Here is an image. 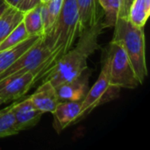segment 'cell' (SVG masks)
<instances>
[{"mask_svg":"<svg viewBox=\"0 0 150 150\" xmlns=\"http://www.w3.org/2000/svg\"><path fill=\"white\" fill-rule=\"evenodd\" d=\"M23 23L29 36H43V22L41 17V3L24 12Z\"/></svg>","mask_w":150,"mask_h":150,"instance_id":"cell-15","label":"cell"},{"mask_svg":"<svg viewBox=\"0 0 150 150\" xmlns=\"http://www.w3.org/2000/svg\"><path fill=\"white\" fill-rule=\"evenodd\" d=\"M78 24L76 0H63L54 25L47 34L43 35L46 45L51 51V68L75 44L78 38Z\"/></svg>","mask_w":150,"mask_h":150,"instance_id":"cell-2","label":"cell"},{"mask_svg":"<svg viewBox=\"0 0 150 150\" xmlns=\"http://www.w3.org/2000/svg\"><path fill=\"white\" fill-rule=\"evenodd\" d=\"M5 1L11 7H16V8H18L21 2V0H5Z\"/></svg>","mask_w":150,"mask_h":150,"instance_id":"cell-24","label":"cell"},{"mask_svg":"<svg viewBox=\"0 0 150 150\" xmlns=\"http://www.w3.org/2000/svg\"><path fill=\"white\" fill-rule=\"evenodd\" d=\"M2 104H4V101H3V100H2V99L0 98V105H1Z\"/></svg>","mask_w":150,"mask_h":150,"instance_id":"cell-26","label":"cell"},{"mask_svg":"<svg viewBox=\"0 0 150 150\" xmlns=\"http://www.w3.org/2000/svg\"><path fill=\"white\" fill-rule=\"evenodd\" d=\"M82 101H60L52 112L53 127L57 134L82 119Z\"/></svg>","mask_w":150,"mask_h":150,"instance_id":"cell-9","label":"cell"},{"mask_svg":"<svg viewBox=\"0 0 150 150\" xmlns=\"http://www.w3.org/2000/svg\"><path fill=\"white\" fill-rule=\"evenodd\" d=\"M79 14L78 36L87 28L102 21L101 7L98 0H76Z\"/></svg>","mask_w":150,"mask_h":150,"instance_id":"cell-12","label":"cell"},{"mask_svg":"<svg viewBox=\"0 0 150 150\" xmlns=\"http://www.w3.org/2000/svg\"><path fill=\"white\" fill-rule=\"evenodd\" d=\"M102 21L87 28L78 36V42L66 54L61 56L46 75L54 87L73 79L88 68L87 61L100 47L98 37L103 31Z\"/></svg>","mask_w":150,"mask_h":150,"instance_id":"cell-1","label":"cell"},{"mask_svg":"<svg viewBox=\"0 0 150 150\" xmlns=\"http://www.w3.org/2000/svg\"><path fill=\"white\" fill-rule=\"evenodd\" d=\"M103 10L104 21H102L103 29L113 27L120 16L121 0H98Z\"/></svg>","mask_w":150,"mask_h":150,"instance_id":"cell-18","label":"cell"},{"mask_svg":"<svg viewBox=\"0 0 150 150\" xmlns=\"http://www.w3.org/2000/svg\"><path fill=\"white\" fill-rule=\"evenodd\" d=\"M29 37L23 21H21L10 33L9 35L0 43V51L11 48L16 45L21 43Z\"/></svg>","mask_w":150,"mask_h":150,"instance_id":"cell-20","label":"cell"},{"mask_svg":"<svg viewBox=\"0 0 150 150\" xmlns=\"http://www.w3.org/2000/svg\"><path fill=\"white\" fill-rule=\"evenodd\" d=\"M120 88L110 83L106 65L104 63L99 76L94 85L88 90L82 100V119L90 114L98 106L115 99L120 93Z\"/></svg>","mask_w":150,"mask_h":150,"instance_id":"cell-6","label":"cell"},{"mask_svg":"<svg viewBox=\"0 0 150 150\" xmlns=\"http://www.w3.org/2000/svg\"><path fill=\"white\" fill-rule=\"evenodd\" d=\"M104 63L107 67L112 85L120 89H135L142 85L128 56L117 42H110Z\"/></svg>","mask_w":150,"mask_h":150,"instance_id":"cell-4","label":"cell"},{"mask_svg":"<svg viewBox=\"0 0 150 150\" xmlns=\"http://www.w3.org/2000/svg\"><path fill=\"white\" fill-rule=\"evenodd\" d=\"M1 112H2V110H0V113H1Z\"/></svg>","mask_w":150,"mask_h":150,"instance_id":"cell-27","label":"cell"},{"mask_svg":"<svg viewBox=\"0 0 150 150\" xmlns=\"http://www.w3.org/2000/svg\"><path fill=\"white\" fill-rule=\"evenodd\" d=\"M113 27L114 33L112 40L122 47L137 77L143 84L148 76L144 27L135 26L127 18H119Z\"/></svg>","mask_w":150,"mask_h":150,"instance_id":"cell-3","label":"cell"},{"mask_svg":"<svg viewBox=\"0 0 150 150\" xmlns=\"http://www.w3.org/2000/svg\"><path fill=\"white\" fill-rule=\"evenodd\" d=\"M150 14V0H134L127 19L135 26L144 27Z\"/></svg>","mask_w":150,"mask_h":150,"instance_id":"cell-16","label":"cell"},{"mask_svg":"<svg viewBox=\"0 0 150 150\" xmlns=\"http://www.w3.org/2000/svg\"><path fill=\"white\" fill-rule=\"evenodd\" d=\"M134 0H121V5H120V11L119 18H127L128 16V11L130 9V6Z\"/></svg>","mask_w":150,"mask_h":150,"instance_id":"cell-22","label":"cell"},{"mask_svg":"<svg viewBox=\"0 0 150 150\" xmlns=\"http://www.w3.org/2000/svg\"><path fill=\"white\" fill-rule=\"evenodd\" d=\"M18 132L35 127L40 120L43 113L36 109L29 98L18 103H13L11 108Z\"/></svg>","mask_w":150,"mask_h":150,"instance_id":"cell-10","label":"cell"},{"mask_svg":"<svg viewBox=\"0 0 150 150\" xmlns=\"http://www.w3.org/2000/svg\"><path fill=\"white\" fill-rule=\"evenodd\" d=\"M30 101L36 109L43 114L45 112H53L59 101L55 87L49 82L44 80L42 84L29 97Z\"/></svg>","mask_w":150,"mask_h":150,"instance_id":"cell-11","label":"cell"},{"mask_svg":"<svg viewBox=\"0 0 150 150\" xmlns=\"http://www.w3.org/2000/svg\"><path fill=\"white\" fill-rule=\"evenodd\" d=\"M41 36H29L21 43L8 49L0 51V74L10 68L27 49H29Z\"/></svg>","mask_w":150,"mask_h":150,"instance_id":"cell-13","label":"cell"},{"mask_svg":"<svg viewBox=\"0 0 150 150\" xmlns=\"http://www.w3.org/2000/svg\"><path fill=\"white\" fill-rule=\"evenodd\" d=\"M51 69V51L41 36L10 68L0 74V80L26 72L34 73L38 78L44 76Z\"/></svg>","mask_w":150,"mask_h":150,"instance_id":"cell-5","label":"cell"},{"mask_svg":"<svg viewBox=\"0 0 150 150\" xmlns=\"http://www.w3.org/2000/svg\"><path fill=\"white\" fill-rule=\"evenodd\" d=\"M24 12L16 7H9L0 17V43L23 20Z\"/></svg>","mask_w":150,"mask_h":150,"instance_id":"cell-14","label":"cell"},{"mask_svg":"<svg viewBox=\"0 0 150 150\" xmlns=\"http://www.w3.org/2000/svg\"><path fill=\"white\" fill-rule=\"evenodd\" d=\"M11 7L5 0H0V17L8 10V8Z\"/></svg>","mask_w":150,"mask_h":150,"instance_id":"cell-23","label":"cell"},{"mask_svg":"<svg viewBox=\"0 0 150 150\" xmlns=\"http://www.w3.org/2000/svg\"><path fill=\"white\" fill-rule=\"evenodd\" d=\"M91 71L87 68L80 75L55 87L59 101H82L88 91Z\"/></svg>","mask_w":150,"mask_h":150,"instance_id":"cell-8","label":"cell"},{"mask_svg":"<svg viewBox=\"0 0 150 150\" xmlns=\"http://www.w3.org/2000/svg\"><path fill=\"white\" fill-rule=\"evenodd\" d=\"M40 3H41L40 0H21L20 4L18 9H19L23 12H25V11L31 10L32 8L37 6Z\"/></svg>","mask_w":150,"mask_h":150,"instance_id":"cell-21","label":"cell"},{"mask_svg":"<svg viewBox=\"0 0 150 150\" xmlns=\"http://www.w3.org/2000/svg\"><path fill=\"white\" fill-rule=\"evenodd\" d=\"M48 1H50V0H40V2H41L42 4H45V3H47Z\"/></svg>","mask_w":150,"mask_h":150,"instance_id":"cell-25","label":"cell"},{"mask_svg":"<svg viewBox=\"0 0 150 150\" xmlns=\"http://www.w3.org/2000/svg\"><path fill=\"white\" fill-rule=\"evenodd\" d=\"M63 0H50L41 3V17L43 22V35L47 34L54 25L62 10Z\"/></svg>","mask_w":150,"mask_h":150,"instance_id":"cell-17","label":"cell"},{"mask_svg":"<svg viewBox=\"0 0 150 150\" xmlns=\"http://www.w3.org/2000/svg\"><path fill=\"white\" fill-rule=\"evenodd\" d=\"M11 108V105L2 109L0 113V139L18 134L15 127V120Z\"/></svg>","mask_w":150,"mask_h":150,"instance_id":"cell-19","label":"cell"},{"mask_svg":"<svg viewBox=\"0 0 150 150\" xmlns=\"http://www.w3.org/2000/svg\"><path fill=\"white\" fill-rule=\"evenodd\" d=\"M38 76L33 72L14 75L0 80V98L4 103L24 97L36 83Z\"/></svg>","mask_w":150,"mask_h":150,"instance_id":"cell-7","label":"cell"}]
</instances>
